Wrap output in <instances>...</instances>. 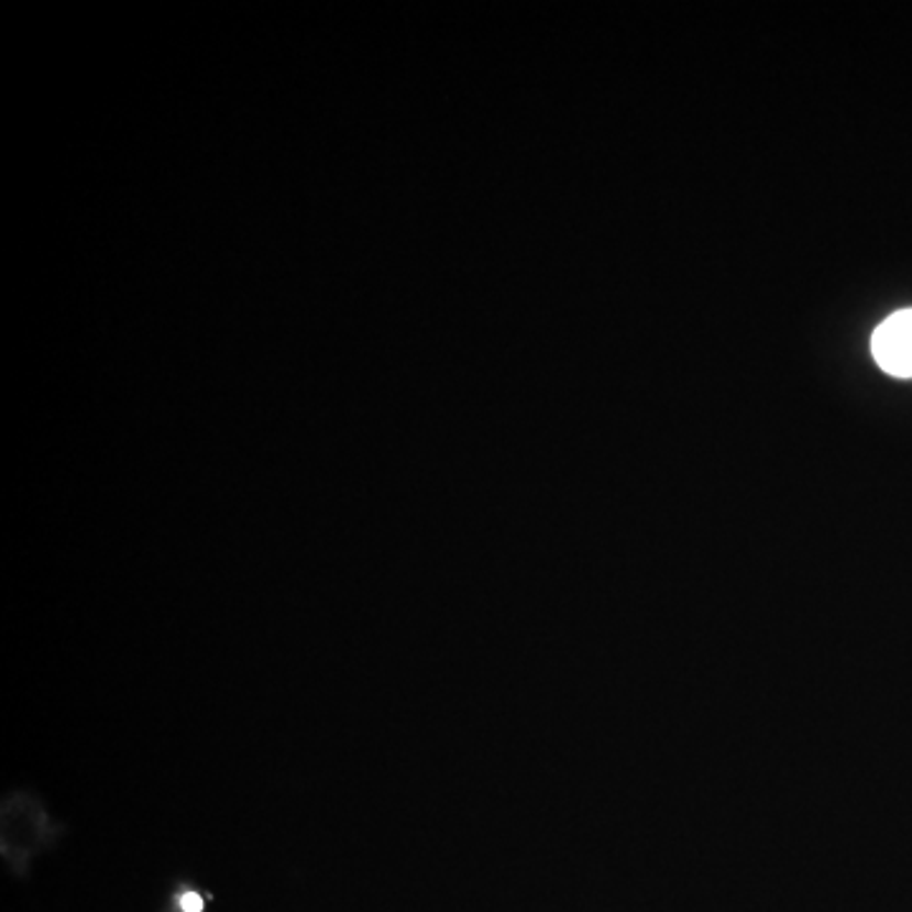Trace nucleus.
<instances>
[{
  "label": "nucleus",
  "instance_id": "2",
  "mask_svg": "<svg viewBox=\"0 0 912 912\" xmlns=\"http://www.w3.org/2000/svg\"><path fill=\"white\" fill-rule=\"evenodd\" d=\"M872 353L890 375H912V309H902L877 328Z\"/></svg>",
  "mask_w": 912,
  "mask_h": 912
},
{
  "label": "nucleus",
  "instance_id": "3",
  "mask_svg": "<svg viewBox=\"0 0 912 912\" xmlns=\"http://www.w3.org/2000/svg\"><path fill=\"white\" fill-rule=\"evenodd\" d=\"M208 894L194 884H180L175 890V912H206Z\"/></svg>",
  "mask_w": 912,
  "mask_h": 912
},
{
  "label": "nucleus",
  "instance_id": "1",
  "mask_svg": "<svg viewBox=\"0 0 912 912\" xmlns=\"http://www.w3.org/2000/svg\"><path fill=\"white\" fill-rule=\"evenodd\" d=\"M0 829H3V855L21 861L36 855L41 847L54 844L66 832V824L54 822L46 803L31 791L6 793L0 806Z\"/></svg>",
  "mask_w": 912,
  "mask_h": 912
}]
</instances>
